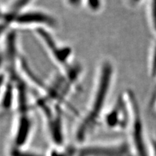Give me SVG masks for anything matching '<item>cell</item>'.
Instances as JSON below:
<instances>
[{"mask_svg":"<svg viewBox=\"0 0 156 156\" xmlns=\"http://www.w3.org/2000/svg\"><path fill=\"white\" fill-rule=\"evenodd\" d=\"M105 69L106 68H105V70H104L103 72H102L103 75L101 77V81L100 88L97 92V95L96 96L91 111L85 120L83 122V123L77 131V137L79 140L84 139L87 133L93 128L98 117L100 115L102 107H103L107 94V86H108L109 80H110L111 73V68H109L108 70H105Z\"/></svg>","mask_w":156,"mask_h":156,"instance_id":"6da1fadb","label":"cell"},{"mask_svg":"<svg viewBox=\"0 0 156 156\" xmlns=\"http://www.w3.org/2000/svg\"><path fill=\"white\" fill-rule=\"evenodd\" d=\"M129 100L131 104V109L133 110L134 116L133 125V139L135 146L136 147V152H137L139 156H147L144 143L142 124H141V121L139 115L138 107L133 96H130Z\"/></svg>","mask_w":156,"mask_h":156,"instance_id":"7a4b0ae2","label":"cell"},{"mask_svg":"<svg viewBox=\"0 0 156 156\" xmlns=\"http://www.w3.org/2000/svg\"><path fill=\"white\" fill-rule=\"evenodd\" d=\"M124 154H129L126 145L113 147L90 146L80 150L79 156H114Z\"/></svg>","mask_w":156,"mask_h":156,"instance_id":"3957f363","label":"cell"},{"mask_svg":"<svg viewBox=\"0 0 156 156\" xmlns=\"http://www.w3.org/2000/svg\"><path fill=\"white\" fill-rule=\"evenodd\" d=\"M31 127V122L27 117L22 116L19 122L15 137V143L18 146H22L26 142L30 133Z\"/></svg>","mask_w":156,"mask_h":156,"instance_id":"277c9868","label":"cell"},{"mask_svg":"<svg viewBox=\"0 0 156 156\" xmlns=\"http://www.w3.org/2000/svg\"><path fill=\"white\" fill-rule=\"evenodd\" d=\"M20 23H53V20L49 18L45 14L39 12L25 13L23 15L18 16L16 19H14Z\"/></svg>","mask_w":156,"mask_h":156,"instance_id":"5b68a950","label":"cell"},{"mask_svg":"<svg viewBox=\"0 0 156 156\" xmlns=\"http://www.w3.org/2000/svg\"><path fill=\"white\" fill-rule=\"evenodd\" d=\"M151 25L156 34V0H150Z\"/></svg>","mask_w":156,"mask_h":156,"instance_id":"8992f818","label":"cell"},{"mask_svg":"<svg viewBox=\"0 0 156 156\" xmlns=\"http://www.w3.org/2000/svg\"><path fill=\"white\" fill-rule=\"evenodd\" d=\"M30 1L31 0H16L15 2L12 5L11 16H14V14L18 13L20 9L25 7L26 5H27Z\"/></svg>","mask_w":156,"mask_h":156,"instance_id":"52a82bcc","label":"cell"},{"mask_svg":"<svg viewBox=\"0 0 156 156\" xmlns=\"http://www.w3.org/2000/svg\"><path fill=\"white\" fill-rule=\"evenodd\" d=\"M150 72L152 76H156V44L154 47L150 61Z\"/></svg>","mask_w":156,"mask_h":156,"instance_id":"ba28073f","label":"cell"},{"mask_svg":"<svg viewBox=\"0 0 156 156\" xmlns=\"http://www.w3.org/2000/svg\"><path fill=\"white\" fill-rule=\"evenodd\" d=\"M11 156H41L36 154L30 153L27 152H23L18 148H14L11 152Z\"/></svg>","mask_w":156,"mask_h":156,"instance_id":"9c48e42d","label":"cell"},{"mask_svg":"<svg viewBox=\"0 0 156 156\" xmlns=\"http://www.w3.org/2000/svg\"><path fill=\"white\" fill-rule=\"evenodd\" d=\"M89 5L92 7H93V8L95 7V5H96V6L98 5V3L100 2L99 0H89Z\"/></svg>","mask_w":156,"mask_h":156,"instance_id":"30bf717a","label":"cell"},{"mask_svg":"<svg viewBox=\"0 0 156 156\" xmlns=\"http://www.w3.org/2000/svg\"><path fill=\"white\" fill-rule=\"evenodd\" d=\"M80 1L81 0H68V2H69V3L73 5H76L79 3Z\"/></svg>","mask_w":156,"mask_h":156,"instance_id":"8fae6325","label":"cell"},{"mask_svg":"<svg viewBox=\"0 0 156 156\" xmlns=\"http://www.w3.org/2000/svg\"><path fill=\"white\" fill-rule=\"evenodd\" d=\"M68 156H72V155H71V154H69V155H68Z\"/></svg>","mask_w":156,"mask_h":156,"instance_id":"7c38bea8","label":"cell"},{"mask_svg":"<svg viewBox=\"0 0 156 156\" xmlns=\"http://www.w3.org/2000/svg\"><path fill=\"white\" fill-rule=\"evenodd\" d=\"M135 1H138V0H135Z\"/></svg>","mask_w":156,"mask_h":156,"instance_id":"4fadbf2b","label":"cell"}]
</instances>
